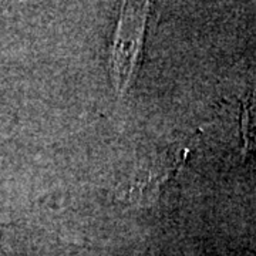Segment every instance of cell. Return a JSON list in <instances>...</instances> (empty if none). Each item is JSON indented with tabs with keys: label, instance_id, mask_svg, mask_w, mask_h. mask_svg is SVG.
Instances as JSON below:
<instances>
[{
	"label": "cell",
	"instance_id": "cell-2",
	"mask_svg": "<svg viewBox=\"0 0 256 256\" xmlns=\"http://www.w3.org/2000/svg\"><path fill=\"white\" fill-rule=\"evenodd\" d=\"M244 137L248 148H256V96L248 100L244 110Z\"/></svg>",
	"mask_w": 256,
	"mask_h": 256
},
{
	"label": "cell",
	"instance_id": "cell-3",
	"mask_svg": "<svg viewBox=\"0 0 256 256\" xmlns=\"http://www.w3.org/2000/svg\"><path fill=\"white\" fill-rule=\"evenodd\" d=\"M0 229H2V226H0Z\"/></svg>",
	"mask_w": 256,
	"mask_h": 256
},
{
	"label": "cell",
	"instance_id": "cell-1",
	"mask_svg": "<svg viewBox=\"0 0 256 256\" xmlns=\"http://www.w3.org/2000/svg\"><path fill=\"white\" fill-rule=\"evenodd\" d=\"M150 2H122L111 38L108 70L114 92L122 98L137 78L146 43Z\"/></svg>",
	"mask_w": 256,
	"mask_h": 256
}]
</instances>
